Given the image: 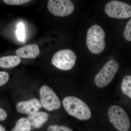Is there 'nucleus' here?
I'll list each match as a JSON object with an SVG mask.
<instances>
[{
	"label": "nucleus",
	"instance_id": "obj_1",
	"mask_svg": "<svg viewBox=\"0 0 131 131\" xmlns=\"http://www.w3.org/2000/svg\"><path fill=\"white\" fill-rule=\"evenodd\" d=\"M62 103L67 113L78 119L86 121L91 117V111L88 106L78 98L67 96L63 99Z\"/></svg>",
	"mask_w": 131,
	"mask_h": 131
},
{
	"label": "nucleus",
	"instance_id": "obj_2",
	"mask_svg": "<svg viewBox=\"0 0 131 131\" xmlns=\"http://www.w3.org/2000/svg\"><path fill=\"white\" fill-rule=\"evenodd\" d=\"M106 34L103 28L94 25L89 28L86 37V44L90 51L94 54L102 52L105 47Z\"/></svg>",
	"mask_w": 131,
	"mask_h": 131
},
{
	"label": "nucleus",
	"instance_id": "obj_3",
	"mask_svg": "<svg viewBox=\"0 0 131 131\" xmlns=\"http://www.w3.org/2000/svg\"><path fill=\"white\" fill-rule=\"evenodd\" d=\"M108 115L110 122L118 131H127L130 127L129 117L123 108L113 105L109 108Z\"/></svg>",
	"mask_w": 131,
	"mask_h": 131
},
{
	"label": "nucleus",
	"instance_id": "obj_4",
	"mask_svg": "<svg viewBox=\"0 0 131 131\" xmlns=\"http://www.w3.org/2000/svg\"><path fill=\"white\" fill-rule=\"evenodd\" d=\"M77 57L74 52L69 49L57 52L52 58V63L61 70H69L74 66Z\"/></svg>",
	"mask_w": 131,
	"mask_h": 131
},
{
	"label": "nucleus",
	"instance_id": "obj_5",
	"mask_svg": "<svg viewBox=\"0 0 131 131\" xmlns=\"http://www.w3.org/2000/svg\"><path fill=\"white\" fill-rule=\"evenodd\" d=\"M119 68L116 61L111 60L105 64L95 77L94 83L98 88H103L110 83Z\"/></svg>",
	"mask_w": 131,
	"mask_h": 131
},
{
	"label": "nucleus",
	"instance_id": "obj_6",
	"mask_svg": "<svg viewBox=\"0 0 131 131\" xmlns=\"http://www.w3.org/2000/svg\"><path fill=\"white\" fill-rule=\"evenodd\" d=\"M106 14L111 18L119 19L129 18L131 17V6L119 1H113L106 5Z\"/></svg>",
	"mask_w": 131,
	"mask_h": 131
},
{
	"label": "nucleus",
	"instance_id": "obj_7",
	"mask_svg": "<svg viewBox=\"0 0 131 131\" xmlns=\"http://www.w3.org/2000/svg\"><path fill=\"white\" fill-rule=\"evenodd\" d=\"M47 7L52 14L60 17L69 16L74 10V6L70 0H49Z\"/></svg>",
	"mask_w": 131,
	"mask_h": 131
},
{
	"label": "nucleus",
	"instance_id": "obj_8",
	"mask_svg": "<svg viewBox=\"0 0 131 131\" xmlns=\"http://www.w3.org/2000/svg\"><path fill=\"white\" fill-rule=\"evenodd\" d=\"M40 101L43 107L51 112L61 106V102L56 94L51 88L46 86H42L40 90Z\"/></svg>",
	"mask_w": 131,
	"mask_h": 131
},
{
	"label": "nucleus",
	"instance_id": "obj_9",
	"mask_svg": "<svg viewBox=\"0 0 131 131\" xmlns=\"http://www.w3.org/2000/svg\"><path fill=\"white\" fill-rule=\"evenodd\" d=\"M16 110L20 113L31 115L38 112L42 105L38 100L33 98L19 102L16 104Z\"/></svg>",
	"mask_w": 131,
	"mask_h": 131
},
{
	"label": "nucleus",
	"instance_id": "obj_10",
	"mask_svg": "<svg viewBox=\"0 0 131 131\" xmlns=\"http://www.w3.org/2000/svg\"><path fill=\"white\" fill-rule=\"evenodd\" d=\"M40 54L38 45L35 44L27 45L16 50L15 54L17 56L22 58L34 59Z\"/></svg>",
	"mask_w": 131,
	"mask_h": 131
},
{
	"label": "nucleus",
	"instance_id": "obj_11",
	"mask_svg": "<svg viewBox=\"0 0 131 131\" xmlns=\"http://www.w3.org/2000/svg\"><path fill=\"white\" fill-rule=\"evenodd\" d=\"M49 114L45 112H38L29 115L27 119L30 125L35 129H39L48 121Z\"/></svg>",
	"mask_w": 131,
	"mask_h": 131
},
{
	"label": "nucleus",
	"instance_id": "obj_12",
	"mask_svg": "<svg viewBox=\"0 0 131 131\" xmlns=\"http://www.w3.org/2000/svg\"><path fill=\"white\" fill-rule=\"evenodd\" d=\"M21 62L20 58L17 56H10L0 58V67L11 68L17 66Z\"/></svg>",
	"mask_w": 131,
	"mask_h": 131
},
{
	"label": "nucleus",
	"instance_id": "obj_13",
	"mask_svg": "<svg viewBox=\"0 0 131 131\" xmlns=\"http://www.w3.org/2000/svg\"><path fill=\"white\" fill-rule=\"evenodd\" d=\"M31 128V125L27 118H22L17 121L11 131H30Z\"/></svg>",
	"mask_w": 131,
	"mask_h": 131
},
{
	"label": "nucleus",
	"instance_id": "obj_14",
	"mask_svg": "<svg viewBox=\"0 0 131 131\" xmlns=\"http://www.w3.org/2000/svg\"><path fill=\"white\" fill-rule=\"evenodd\" d=\"M131 76L127 75L122 80L121 89L122 93L131 98Z\"/></svg>",
	"mask_w": 131,
	"mask_h": 131
},
{
	"label": "nucleus",
	"instance_id": "obj_15",
	"mask_svg": "<svg viewBox=\"0 0 131 131\" xmlns=\"http://www.w3.org/2000/svg\"><path fill=\"white\" fill-rule=\"evenodd\" d=\"M17 38L20 41H24L25 39V29L24 25L23 23H19L17 26V29L16 31Z\"/></svg>",
	"mask_w": 131,
	"mask_h": 131
},
{
	"label": "nucleus",
	"instance_id": "obj_16",
	"mask_svg": "<svg viewBox=\"0 0 131 131\" xmlns=\"http://www.w3.org/2000/svg\"><path fill=\"white\" fill-rule=\"evenodd\" d=\"M131 19L127 22L124 32V36L126 40L131 41Z\"/></svg>",
	"mask_w": 131,
	"mask_h": 131
},
{
	"label": "nucleus",
	"instance_id": "obj_17",
	"mask_svg": "<svg viewBox=\"0 0 131 131\" xmlns=\"http://www.w3.org/2000/svg\"><path fill=\"white\" fill-rule=\"evenodd\" d=\"M47 131H73V129L64 126H59L57 125H52L47 128Z\"/></svg>",
	"mask_w": 131,
	"mask_h": 131
},
{
	"label": "nucleus",
	"instance_id": "obj_18",
	"mask_svg": "<svg viewBox=\"0 0 131 131\" xmlns=\"http://www.w3.org/2000/svg\"><path fill=\"white\" fill-rule=\"evenodd\" d=\"M31 1L30 0H4L5 4L9 5H20Z\"/></svg>",
	"mask_w": 131,
	"mask_h": 131
},
{
	"label": "nucleus",
	"instance_id": "obj_19",
	"mask_svg": "<svg viewBox=\"0 0 131 131\" xmlns=\"http://www.w3.org/2000/svg\"><path fill=\"white\" fill-rule=\"evenodd\" d=\"M9 79V75L6 71H0V87L6 83Z\"/></svg>",
	"mask_w": 131,
	"mask_h": 131
},
{
	"label": "nucleus",
	"instance_id": "obj_20",
	"mask_svg": "<svg viewBox=\"0 0 131 131\" xmlns=\"http://www.w3.org/2000/svg\"><path fill=\"white\" fill-rule=\"evenodd\" d=\"M7 115L5 110L0 107V121H3L6 119Z\"/></svg>",
	"mask_w": 131,
	"mask_h": 131
},
{
	"label": "nucleus",
	"instance_id": "obj_21",
	"mask_svg": "<svg viewBox=\"0 0 131 131\" xmlns=\"http://www.w3.org/2000/svg\"><path fill=\"white\" fill-rule=\"evenodd\" d=\"M0 131H6V129L5 127L1 124H0Z\"/></svg>",
	"mask_w": 131,
	"mask_h": 131
}]
</instances>
